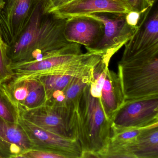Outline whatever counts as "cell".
<instances>
[{
  "label": "cell",
  "mask_w": 158,
  "mask_h": 158,
  "mask_svg": "<svg viewBox=\"0 0 158 158\" xmlns=\"http://www.w3.org/2000/svg\"><path fill=\"white\" fill-rule=\"evenodd\" d=\"M127 154L128 158H158V123L145 127Z\"/></svg>",
  "instance_id": "cell-15"
},
{
  "label": "cell",
  "mask_w": 158,
  "mask_h": 158,
  "mask_svg": "<svg viewBox=\"0 0 158 158\" xmlns=\"http://www.w3.org/2000/svg\"><path fill=\"white\" fill-rule=\"evenodd\" d=\"M158 123V98L125 102L114 116L112 126L142 128Z\"/></svg>",
  "instance_id": "cell-8"
},
{
  "label": "cell",
  "mask_w": 158,
  "mask_h": 158,
  "mask_svg": "<svg viewBox=\"0 0 158 158\" xmlns=\"http://www.w3.org/2000/svg\"><path fill=\"white\" fill-rule=\"evenodd\" d=\"M118 65L125 102L158 98V49L122 56Z\"/></svg>",
  "instance_id": "cell-3"
},
{
  "label": "cell",
  "mask_w": 158,
  "mask_h": 158,
  "mask_svg": "<svg viewBox=\"0 0 158 158\" xmlns=\"http://www.w3.org/2000/svg\"><path fill=\"white\" fill-rule=\"evenodd\" d=\"M75 77L67 75L55 74L43 76L37 79H39L44 86L47 98L53 92L65 88Z\"/></svg>",
  "instance_id": "cell-18"
},
{
  "label": "cell",
  "mask_w": 158,
  "mask_h": 158,
  "mask_svg": "<svg viewBox=\"0 0 158 158\" xmlns=\"http://www.w3.org/2000/svg\"><path fill=\"white\" fill-rule=\"evenodd\" d=\"M51 0H43V6H44V10H46Z\"/></svg>",
  "instance_id": "cell-24"
},
{
  "label": "cell",
  "mask_w": 158,
  "mask_h": 158,
  "mask_svg": "<svg viewBox=\"0 0 158 158\" xmlns=\"http://www.w3.org/2000/svg\"><path fill=\"white\" fill-rule=\"evenodd\" d=\"M19 112L20 117L40 128L76 139L72 120L61 109L44 104L34 109L19 110Z\"/></svg>",
  "instance_id": "cell-9"
},
{
  "label": "cell",
  "mask_w": 158,
  "mask_h": 158,
  "mask_svg": "<svg viewBox=\"0 0 158 158\" xmlns=\"http://www.w3.org/2000/svg\"><path fill=\"white\" fill-rule=\"evenodd\" d=\"M126 15L102 13L84 15L100 21L104 26L101 40L90 52L99 53L102 59L110 62L113 56L125 45L138 27L129 25Z\"/></svg>",
  "instance_id": "cell-5"
},
{
  "label": "cell",
  "mask_w": 158,
  "mask_h": 158,
  "mask_svg": "<svg viewBox=\"0 0 158 158\" xmlns=\"http://www.w3.org/2000/svg\"><path fill=\"white\" fill-rule=\"evenodd\" d=\"M72 1L73 0H51L48 6L46 9L45 12H48L49 11L51 10L54 8L61 6V5L68 3Z\"/></svg>",
  "instance_id": "cell-23"
},
{
  "label": "cell",
  "mask_w": 158,
  "mask_h": 158,
  "mask_svg": "<svg viewBox=\"0 0 158 158\" xmlns=\"http://www.w3.org/2000/svg\"><path fill=\"white\" fill-rule=\"evenodd\" d=\"M90 52H82L81 45L71 42L51 52L40 59L11 64L12 78L16 80L38 78L43 76L63 74L76 77L86 66Z\"/></svg>",
  "instance_id": "cell-4"
},
{
  "label": "cell",
  "mask_w": 158,
  "mask_h": 158,
  "mask_svg": "<svg viewBox=\"0 0 158 158\" xmlns=\"http://www.w3.org/2000/svg\"><path fill=\"white\" fill-rule=\"evenodd\" d=\"M144 14L138 27L125 45L122 56H128L158 48V10Z\"/></svg>",
  "instance_id": "cell-12"
},
{
  "label": "cell",
  "mask_w": 158,
  "mask_h": 158,
  "mask_svg": "<svg viewBox=\"0 0 158 158\" xmlns=\"http://www.w3.org/2000/svg\"><path fill=\"white\" fill-rule=\"evenodd\" d=\"M132 11L124 0H73L48 13L59 19H66L93 14L109 13L127 15Z\"/></svg>",
  "instance_id": "cell-10"
},
{
  "label": "cell",
  "mask_w": 158,
  "mask_h": 158,
  "mask_svg": "<svg viewBox=\"0 0 158 158\" xmlns=\"http://www.w3.org/2000/svg\"><path fill=\"white\" fill-rule=\"evenodd\" d=\"M20 117L18 106L4 83L0 82V118L10 123H18Z\"/></svg>",
  "instance_id": "cell-17"
},
{
  "label": "cell",
  "mask_w": 158,
  "mask_h": 158,
  "mask_svg": "<svg viewBox=\"0 0 158 158\" xmlns=\"http://www.w3.org/2000/svg\"><path fill=\"white\" fill-rule=\"evenodd\" d=\"M7 44L3 40L0 33V82H2L11 78L13 72L11 68L10 60L7 54Z\"/></svg>",
  "instance_id": "cell-19"
},
{
  "label": "cell",
  "mask_w": 158,
  "mask_h": 158,
  "mask_svg": "<svg viewBox=\"0 0 158 158\" xmlns=\"http://www.w3.org/2000/svg\"><path fill=\"white\" fill-rule=\"evenodd\" d=\"M18 123L25 130L34 148L50 150L61 154L64 158H82L83 151L77 139L42 129L21 117Z\"/></svg>",
  "instance_id": "cell-7"
},
{
  "label": "cell",
  "mask_w": 158,
  "mask_h": 158,
  "mask_svg": "<svg viewBox=\"0 0 158 158\" xmlns=\"http://www.w3.org/2000/svg\"><path fill=\"white\" fill-rule=\"evenodd\" d=\"M0 33L7 46L16 42L43 0H2Z\"/></svg>",
  "instance_id": "cell-6"
},
{
  "label": "cell",
  "mask_w": 158,
  "mask_h": 158,
  "mask_svg": "<svg viewBox=\"0 0 158 158\" xmlns=\"http://www.w3.org/2000/svg\"><path fill=\"white\" fill-rule=\"evenodd\" d=\"M3 6V2L2 0H0V9L2 8Z\"/></svg>",
  "instance_id": "cell-25"
},
{
  "label": "cell",
  "mask_w": 158,
  "mask_h": 158,
  "mask_svg": "<svg viewBox=\"0 0 158 158\" xmlns=\"http://www.w3.org/2000/svg\"><path fill=\"white\" fill-rule=\"evenodd\" d=\"M19 158H64L61 154L45 149L34 148L24 152Z\"/></svg>",
  "instance_id": "cell-20"
},
{
  "label": "cell",
  "mask_w": 158,
  "mask_h": 158,
  "mask_svg": "<svg viewBox=\"0 0 158 158\" xmlns=\"http://www.w3.org/2000/svg\"><path fill=\"white\" fill-rule=\"evenodd\" d=\"M2 82L19 110L34 109L46 102L44 86L37 78L16 80L11 77Z\"/></svg>",
  "instance_id": "cell-13"
},
{
  "label": "cell",
  "mask_w": 158,
  "mask_h": 158,
  "mask_svg": "<svg viewBox=\"0 0 158 158\" xmlns=\"http://www.w3.org/2000/svg\"><path fill=\"white\" fill-rule=\"evenodd\" d=\"M100 100L105 114L112 121L114 114L125 103L124 95L119 76L109 67L106 70Z\"/></svg>",
  "instance_id": "cell-14"
},
{
  "label": "cell",
  "mask_w": 158,
  "mask_h": 158,
  "mask_svg": "<svg viewBox=\"0 0 158 158\" xmlns=\"http://www.w3.org/2000/svg\"><path fill=\"white\" fill-rule=\"evenodd\" d=\"M0 139L20 147L24 152L34 148L29 137L18 123L7 122L0 118Z\"/></svg>",
  "instance_id": "cell-16"
},
{
  "label": "cell",
  "mask_w": 158,
  "mask_h": 158,
  "mask_svg": "<svg viewBox=\"0 0 158 158\" xmlns=\"http://www.w3.org/2000/svg\"><path fill=\"white\" fill-rule=\"evenodd\" d=\"M104 26L98 20L86 16L66 19L64 34L67 41L84 46L90 52L101 40Z\"/></svg>",
  "instance_id": "cell-11"
},
{
  "label": "cell",
  "mask_w": 158,
  "mask_h": 158,
  "mask_svg": "<svg viewBox=\"0 0 158 158\" xmlns=\"http://www.w3.org/2000/svg\"><path fill=\"white\" fill-rule=\"evenodd\" d=\"M89 84L77 105L75 138L83 151L82 158H101L109 145L112 121L105 114L100 98L90 93Z\"/></svg>",
  "instance_id": "cell-2"
},
{
  "label": "cell",
  "mask_w": 158,
  "mask_h": 158,
  "mask_svg": "<svg viewBox=\"0 0 158 158\" xmlns=\"http://www.w3.org/2000/svg\"><path fill=\"white\" fill-rule=\"evenodd\" d=\"M143 16L139 13L132 11L126 15V19L129 25L134 27H138Z\"/></svg>",
  "instance_id": "cell-22"
},
{
  "label": "cell",
  "mask_w": 158,
  "mask_h": 158,
  "mask_svg": "<svg viewBox=\"0 0 158 158\" xmlns=\"http://www.w3.org/2000/svg\"><path fill=\"white\" fill-rule=\"evenodd\" d=\"M65 21L45 12L40 3L16 42L7 47L11 64L39 60L71 43L64 34Z\"/></svg>",
  "instance_id": "cell-1"
},
{
  "label": "cell",
  "mask_w": 158,
  "mask_h": 158,
  "mask_svg": "<svg viewBox=\"0 0 158 158\" xmlns=\"http://www.w3.org/2000/svg\"><path fill=\"white\" fill-rule=\"evenodd\" d=\"M130 6L133 11L139 13L143 16L151 10L157 0H124Z\"/></svg>",
  "instance_id": "cell-21"
}]
</instances>
